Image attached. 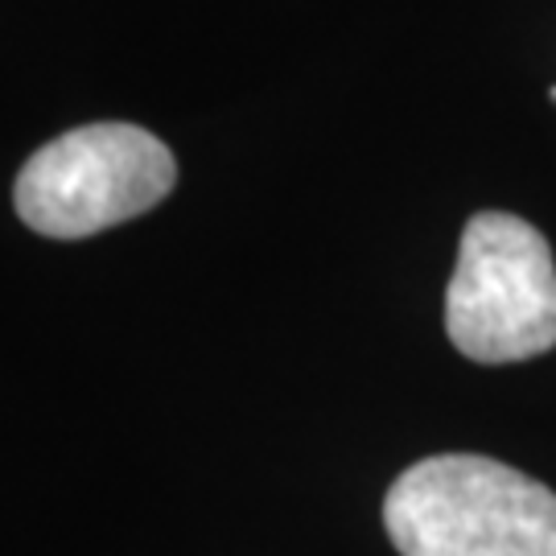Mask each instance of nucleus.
<instances>
[{"label": "nucleus", "mask_w": 556, "mask_h": 556, "mask_svg": "<svg viewBox=\"0 0 556 556\" xmlns=\"http://www.w3.org/2000/svg\"><path fill=\"white\" fill-rule=\"evenodd\" d=\"M400 556H556V495L495 457L408 466L383 498Z\"/></svg>", "instance_id": "f257e3e1"}, {"label": "nucleus", "mask_w": 556, "mask_h": 556, "mask_svg": "<svg viewBox=\"0 0 556 556\" xmlns=\"http://www.w3.org/2000/svg\"><path fill=\"white\" fill-rule=\"evenodd\" d=\"M445 334L475 363H523L556 346V260L532 223L482 211L466 223L445 293Z\"/></svg>", "instance_id": "f03ea898"}, {"label": "nucleus", "mask_w": 556, "mask_h": 556, "mask_svg": "<svg viewBox=\"0 0 556 556\" xmlns=\"http://www.w3.org/2000/svg\"><path fill=\"white\" fill-rule=\"evenodd\" d=\"M178 181L165 140L137 124H87L21 165L13 206L38 236L83 239L153 211Z\"/></svg>", "instance_id": "7ed1b4c3"}]
</instances>
